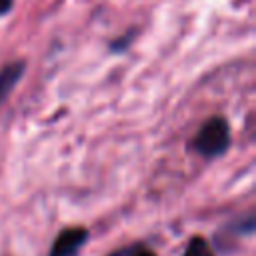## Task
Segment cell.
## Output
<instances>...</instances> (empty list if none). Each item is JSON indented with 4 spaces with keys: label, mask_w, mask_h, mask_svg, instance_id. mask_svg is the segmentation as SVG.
<instances>
[{
    "label": "cell",
    "mask_w": 256,
    "mask_h": 256,
    "mask_svg": "<svg viewBox=\"0 0 256 256\" xmlns=\"http://www.w3.org/2000/svg\"><path fill=\"white\" fill-rule=\"evenodd\" d=\"M14 8V0H0V16L8 14Z\"/></svg>",
    "instance_id": "cell-6"
},
{
    "label": "cell",
    "mask_w": 256,
    "mask_h": 256,
    "mask_svg": "<svg viewBox=\"0 0 256 256\" xmlns=\"http://www.w3.org/2000/svg\"><path fill=\"white\" fill-rule=\"evenodd\" d=\"M86 240H88V230L86 228H82V226L64 228L56 236L48 256H78V252L86 244Z\"/></svg>",
    "instance_id": "cell-2"
},
{
    "label": "cell",
    "mask_w": 256,
    "mask_h": 256,
    "mask_svg": "<svg viewBox=\"0 0 256 256\" xmlns=\"http://www.w3.org/2000/svg\"><path fill=\"white\" fill-rule=\"evenodd\" d=\"M128 256H156V252H152L150 248L138 246V248H130V254Z\"/></svg>",
    "instance_id": "cell-5"
},
{
    "label": "cell",
    "mask_w": 256,
    "mask_h": 256,
    "mask_svg": "<svg viewBox=\"0 0 256 256\" xmlns=\"http://www.w3.org/2000/svg\"><path fill=\"white\" fill-rule=\"evenodd\" d=\"M230 146V126L222 116H212L202 124L196 138L192 140V150L202 158H218Z\"/></svg>",
    "instance_id": "cell-1"
},
{
    "label": "cell",
    "mask_w": 256,
    "mask_h": 256,
    "mask_svg": "<svg viewBox=\"0 0 256 256\" xmlns=\"http://www.w3.org/2000/svg\"><path fill=\"white\" fill-rule=\"evenodd\" d=\"M182 256H214V252H212L210 244H208L204 238L194 236V238L188 242V246H186V250H184Z\"/></svg>",
    "instance_id": "cell-4"
},
{
    "label": "cell",
    "mask_w": 256,
    "mask_h": 256,
    "mask_svg": "<svg viewBox=\"0 0 256 256\" xmlns=\"http://www.w3.org/2000/svg\"><path fill=\"white\" fill-rule=\"evenodd\" d=\"M26 72V64L22 60L10 62L0 70V104L8 98V94L14 90V86L20 82V78Z\"/></svg>",
    "instance_id": "cell-3"
},
{
    "label": "cell",
    "mask_w": 256,
    "mask_h": 256,
    "mask_svg": "<svg viewBox=\"0 0 256 256\" xmlns=\"http://www.w3.org/2000/svg\"><path fill=\"white\" fill-rule=\"evenodd\" d=\"M130 254V248H122V250H118V252H112L110 256H128Z\"/></svg>",
    "instance_id": "cell-7"
}]
</instances>
